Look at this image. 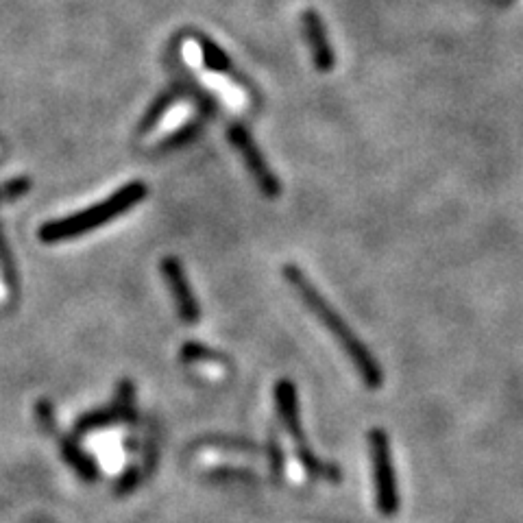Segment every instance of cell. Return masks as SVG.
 <instances>
[{"mask_svg":"<svg viewBox=\"0 0 523 523\" xmlns=\"http://www.w3.org/2000/svg\"><path fill=\"white\" fill-rule=\"evenodd\" d=\"M284 277L290 284V288L297 293V297L303 301V306H306L316 316V319L321 321L325 330L334 336L338 347L345 351V356L351 360L356 373L360 375L362 384L367 386L369 391H377V388H382L384 371L380 367V362L375 360L369 347L364 345L362 340L354 334V330H351V327L345 323L340 312L321 295V290L310 282L306 273H303L299 266L288 264V266H284Z\"/></svg>","mask_w":523,"mask_h":523,"instance_id":"cell-1","label":"cell"},{"mask_svg":"<svg viewBox=\"0 0 523 523\" xmlns=\"http://www.w3.org/2000/svg\"><path fill=\"white\" fill-rule=\"evenodd\" d=\"M144 194H147V188H144L142 184H129L123 190H118L112 199L94 205V208H90V210L62 218V221L46 223L40 231V238L44 242H57V240L81 236V234H85V231H92L107 221H114L116 216L127 212L131 205L142 201Z\"/></svg>","mask_w":523,"mask_h":523,"instance_id":"cell-2","label":"cell"},{"mask_svg":"<svg viewBox=\"0 0 523 523\" xmlns=\"http://www.w3.org/2000/svg\"><path fill=\"white\" fill-rule=\"evenodd\" d=\"M275 404H277L279 417H282L284 428L288 430L290 439H293V443H295L297 458H299L301 465L306 467L310 473H319V476L338 480L336 469L321 465V462L316 460L310 454V449L306 447V439H303V430H301V421H299V397H297V388H295L293 382L279 380L275 384Z\"/></svg>","mask_w":523,"mask_h":523,"instance_id":"cell-3","label":"cell"},{"mask_svg":"<svg viewBox=\"0 0 523 523\" xmlns=\"http://www.w3.org/2000/svg\"><path fill=\"white\" fill-rule=\"evenodd\" d=\"M371 445V460L375 471V489H377V504L386 515H393L397 510V484L393 473L391 447H388V436L384 430H371L369 434Z\"/></svg>","mask_w":523,"mask_h":523,"instance_id":"cell-4","label":"cell"},{"mask_svg":"<svg viewBox=\"0 0 523 523\" xmlns=\"http://www.w3.org/2000/svg\"><path fill=\"white\" fill-rule=\"evenodd\" d=\"M229 140L238 149V153L242 155V160H245L253 181L258 184V188L262 190L264 197L266 199H277L279 194H282V184H279V179L275 177L271 166L266 164L264 155L258 149V144H255V140L251 138V133L245 127L234 125L229 129Z\"/></svg>","mask_w":523,"mask_h":523,"instance_id":"cell-5","label":"cell"},{"mask_svg":"<svg viewBox=\"0 0 523 523\" xmlns=\"http://www.w3.org/2000/svg\"><path fill=\"white\" fill-rule=\"evenodd\" d=\"M301 24H303V35H306V42L310 46V53H312V62L319 72H332L336 68V53H334V46L327 38V31H325V24L321 20V16L316 14V11L308 9L303 11L301 16Z\"/></svg>","mask_w":523,"mask_h":523,"instance_id":"cell-6","label":"cell"},{"mask_svg":"<svg viewBox=\"0 0 523 523\" xmlns=\"http://www.w3.org/2000/svg\"><path fill=\"white\" fill-rule=\"evenodd\" d=\"M162 271H164V277H166L170 290H173V297H175L181 319H184L186 323H197L199 306H197V301H194V295L188 286V279H186L184 271H181L179 262L173 258H166L162 264Z\"/></svg>","mask_w":523,"mask_h":523,"instance_id":"cell-7","label":"cell"},{"mask_svg":"<svg viewBox=\"0 0 523 523\" xmlns=\"http://www.w3.org/2000/svg\"><path fill=\"white\" fill-rule=\"evenodd\" d=\"M181 358H184V362H188V364H201V362H212L216 356L210 349H205L197 343H188L184 347V351H181Z\"/></svg>","mask_w":523,"mask_h":523,"instance_id":"cell-8","label":"cell"}]
</instances>
